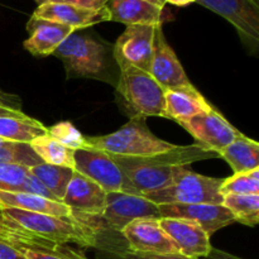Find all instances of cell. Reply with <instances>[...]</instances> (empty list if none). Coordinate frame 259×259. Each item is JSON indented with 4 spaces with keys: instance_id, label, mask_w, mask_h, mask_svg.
Masks as SVG:
<instances>
[{
    "instance_id": "1",
    "label": "cell",
    "mask_w": 259,
    "mask_h": 259,
    "mask_svg": "<svg viewBox=\"0 0 259 259\" xmlns=\"http://www.w3.org/2000/svg\"><path fill=\"white\" fill-rule=\"evenodd\" d=\"M0 238L13 245L63 248L68 243L96 247L95 228L76 217H53L18 209L0 210Z\"/></svg>"
},
{
    "instance_id": "2",
    "label": "cell",
    "mask_w": 259,
    "mask_h": 259,
    "mask_svg": "<svg viewBox=\"0 0 259 259\" xmlns=\"http://www.w3.org/2000/svg\"><path fill=\"white\" fill-rule=\"evenodd\" d=\"M215 152L200 144L175 146L169 151L147 157H113L134 189L143 195L174 184L182 169L197 161L218 158Z\"/></svg>"
},
{
    "instance_id": "3",
    "label": "cell",
    "mask_w": 259,
    "mask_h": 259,
    "mask_svg": "<svg viewBox=\"0 0 259 259\" xmlns=\"http://www.w3.org/2000/svg\"><path fill=\"white\" fill-rule=\"evenodd\" d=\"M164 91L151 73L134 66L120 68L116 93L132 119H144L147 116L166 118Z\"/></svg>"
},
{
    "instance_id": "4",
    "label": "cell",
    "mask_w": 259,
    "mask_h": 259,
    "mask_svg": "<svg viewBox=\"0 0 259 259\" xmlns=\"http://www.w3.org/2000/svg\"><path fill=\"white\" fill-rule=\"evenodd\" d=\"M86 144L111 157H147L169 151L176 146L157 138L147 128L144 119H132L111 134L89 137Z\"/></svg>"
},
{
    "instance_id": "5",
    "label": "cell",
    "mask_w": 259,
    "mask_h": 259,
    "mask_svg": "<svg viewBox=\"0 0 259 259\" xmlns=\"http://www.w3.org/2000/svg\"><path fill=\"white\" fill-rule=\"evenodd\" d=\"M224 179L195 174L185 167L174 184L142 196L156 205L164 204H223L220 186Z\"/></svg>"
},
{
    "instance_id": "6",
    "label": "cell",
    "mask_w": 259,
    "mask_h": 259,
    "mask_svg": "<svg viewBox=\"0 0 259 259\" xmlns=\"http://www.w3.org/2000/svg\"><path fill=\"white\" fill-rule=\"evenodd\" d=\"M65 63L70 77H100L105 71L106 50L90 35L71 33L53 53Z\"/></svg>"
},
{
    "instance_id": "7",
    "label": "cell",
    "mask_w": 259,
    "mask_h": 259,
    "mask_svg": "<svg viewBox=\"0 0 259 259\" xmlns=\"http://www.w3.org/2000/svg\"><path fill=\"white\" fill-rule=\"evenodd\" d=\"M75 171L98 184L105 192H126L139 195L114 158L93 147L73 152Z\"/></svg>"
},
{
    "instance_id": "8",
    "label": "cell",
    "mask_w": 259,
    "mask_h": 259,
    "mask_svg": "<svg viewBox=\"0 0 259 259\" xmlns=\"http://www.w3.org/2000/svg\"><path fill=\"white\" fill-rule=\"evenodd\" d=\"M156 25H126L114 46V58L119 68L134 66L139 70L151 72Z\"/></svg>"
},
{
    "instance_id": "9",
    "label": "cell",
    "mask_w": 259,
    "mask_h": 259,
    "mask_svg": "<svg viewBox=\"0 0 259 259\" xmlns=\"http://www.w3.org/2000/svg\"><path fill=\"white\" fill-rule=\"evenodd\" d=\"M200 5L232 23L252 50L259 45V4L253 0H196Z\"/></svg>"
},
{
    "instance_id": "10",
    "label": "cell",
    "mask_w": 259,
    "mask_h": 259,
    "mask_svg": "<svg viewBox=\"0 0 259 259\" xmlns=\"http://www.w3.org/2000/svg\"><path fill=\"white\" fill-rule=\"evenodd\" d=\"M106 224L115 232L121 230L137 219H161L158 205L142 195L126 192H106L105 210L101 215Z\"/></svg>"
},
{
    "instance_id": "11",
    "label": "cell",
    "mask_w": 259,
    "mask_h": 259,
    "mask_svg": "<svg viewBox=\"0 0 259 259\" xmlns=\"http://www.w3.org/2000/svg\"><path fill=\"white\" fill-rule=\"evenodd\" d=\"M180 125L194 137L197 144L215 152L218 156L240 134V132L214 108L206 113L192 116L189 120L180 123Z\"/></svg>"
},
{
    "instance_id": "12",
    "label": "cell",
    "mask_w": 259,
    "mask_h": 259,
    "mask_svg": "<svg viewBox=\"0 0 259 259\" xmlns=\"http://www.w3.org/2000/svg\"><path fill=\"white\" fill-rule=\"evenodd\" d=\"M161 218L186 219L196 223L211 237L215 232L235 223L234 215L223 204L158 205Z\"/></svg>"
},
{
    "instance_id": "13",
    "label": "cell",
    "mask_w": 259,
    "mask_h": 259,
    "mask_svg": "<svg viewBox=\"0 0 259 259\" xmlns=\"http://www.w3.org/2000/svg\"><path fill=\"white\" fill-rule=\"evenodd\" d=\"M128 243V250L151 254H174L177 247L162 229L159 219H137L120 233Z\"/></svg>"
},
{
    "instance_id": "14",
    "label": "cell",
    "mask_w": 259,
    "mask_h": 259,
    "mask_svg": "<svg viewBox=\"0 0 259 259\" xmlns=\"http://www.w3.org/2000/svg\"><path fill=\"white\" fill-rule=\"evenodd\" d=\"M149 73L164 90L192 85L179 57L166 40L162 24H157L154 29L153 57Z\"/></svg>"
},
{
    "instance_id": "15",
    "label": "cell",
    "mask_w": 259,
    "mask_h": 259,
    "mask_svg": "<svg viewBox=\"0 0 259 259\" xmlns=\"http://www.w3.org/2000/svg\"><path fill=\"white\" fill-rule=\"evenodd\" d=\"M159 224L175 243L180 254L191 259H202L211 250L210 235L196 223L186 219L161 218Z\"/></svg>"
},
{
    "instance_id": "16",
    "label": "cell",
    "mask_w": 259,
    "mask_h": 259,
    "mask_svg": "<svg viewBox=\"0 0 259 259\" xmlns=\"http://www.w3.org/2000/svg\"><path fill=\"white\" fill-rule=\"evenodd\" d=\"M33 19L47 20V22L60 23L68 25L73 29L93 27L103 22L110 20L108 8L104 7L100 9H88V8L76 7L63 3H45L38 5L32 15Z\"/></svg>"
},
{
    "instance_id": "17",
    "label": "cell",
    "mask_w": 259,
    "mask_h": 259,
    "mask_svg": "<svg viewBox=\"0 0 259 259\" xmlns=\"http://www.w3.org/2000/svg\"><path fill=\"white\" fill-rule=\"evenodd\" d=\"M62 202L73 214L77 211L89 217H101L105 210L106 192L90 179L73 171Z\"/></svg>"
},
{
    "instance_id": "18",
    "label": "cell",
    "mask_w": 259,
    "mask_h": 259,
    "mask_svg": "<svg viewBox=\"0 0 259 259\" xmlns=\"http://www.w3.org/2000/svg\"><path fill=\"white\" fill-rule=\"evenodd\" d=\"M27 30L30 35L23 43L24 48L33 56L45 57L53 55L61 43L76 29L60 23L30 18L27 24Z\"/></svg>"
},
{
    "instance_id": "19",
    "label": "cell",
    "mask_w": 259,
    "mask_h": 259,
    "mask_svg": "<svg viewBox=\"0 0 259 259\" xmlns=\"http://www.w3.org/2000/svg\"><path fill=\"white\" fill-rule=\"evenodd\" d=\"M212 109L211 104L194 85L164 91V114L167 119L184 123L197 114Z\"/></svg>"
},
{
    "instance_id": "20",
    "label": "cell",
    "mask_w": 259,
    "mask_h": 259,
    "mask_svg": "<svg viewBox=\"0 0 259 259\" xmlns=\"http://www.w3.org/2000/svg\"><path fill=\"white\" fill-rule=\"evenodd\" d=\"M110 20L125 25L162 24L163 8H159L146 0H108Z\"/></svg>"
},
{
    "instance_id": "21",
    "label": "cell",
    "mask_w": 259,
    "mask_h": 259,
    "mask_svg": "<svg viewBox=\"0 0 259 259\" xmlns=\"http://www.w3.org/2000/svg\"><path fill=\"white\" fill-rule=\"evenodd\" d=\"M3 209H18L53 217H75L72 210L63 202L27 192L0 191V210Z\"/></svg>"
},
{
    "instance_id": "22",
    "label": "cell",
    "mask_w": 259,
    "mask_h": 259,
    "mask_svg": "<svg viewBox=\"0 0 259 259\" xmlns=\"http://www.w3.org/2000/svg\"><path fill=\"white\" fill-rule=\"evenodd\" d=\"M219 157L230 164L234 174L253 171L259 168V144L240 133L220 152Z\"/></svg>"
},
{
    "instance_id": "23",
    "label": "cell",
    "mask_w": 259,
    "mask_h": 259,
    "mask_svg": "<svg viewBox=\"0 0 259 259\" xmlns=\"http://www.w3.org/2000/svg\"><path fill=\"white\" fill-rule=\"evenodd\" d=\"M47 133V126L30 116H0V138L5 141L29 144Z\"/></svg>"
},
{
    "instance_id": "24",
    "label": "cell",
    "mask_w": 259,
    "mask_h": 259,
    "mask_svg": "<svg viewBox=\"0 0 259 259\" xmlns=\"http://www.w3.org/2000/svg\"><path fill=\"white\" fill-rule=\"evenodd\" d=\"M30 174L53 195L57 200L62 202L63 196L66 194L68 184L75 169L68 168V167L55 166V164L39 163L34 167L29 168Z\"/></svg>"
},
{
    "instance_id": "25",
    "label": "cell",
    "mask_w": 259,
    "mask_h": 259,
    "mask_svg": "<svg viewBox=\"0 0 259 259\" xmlns=\"http://www.w3.org/2000/svg\"><path fill=\"white\" fill-rule=\"evenodd\" d=\"M30 148L33 149L35 154L40 158V161L48 164H55V166L68 167V168H75L73 163V149L67 148L51 138L48 134L39 137L29 143Z\"/></svg>"
},
{
    "instance_id": "26",
    "label": "cell",
    "mask_w": 259,
    "mask_h": 259,
    "mask_svg": "<svg viewBox=\"0 0 259 259\" xmlns=\"http://www.w3.org/2000/svg\"><path fill=\"white\" fill-rule=\"evenodd\" d=\"M223 205L232 211L235 222L255 227L259 222V195H223Z\"/></svg>"
},
{
    "instance_id": "27",
    "label": "cell",
    "mask_w": 259,
    "mask_h": 259,
    "mask_svg": "<svg viewBox=\"0 0 259 259\" xmlns=\"http://www.w3.org/2000/svg\"><path fill=\"white\" fill-rule=\"evenodd\" d=\"M0 163L20 164L30 168L43 162L28 143L3 141L0 143Z\"/></svg>"
},
{
    "instance_id": "28",
    "label": "cell",
    "mask_w": 259,
    "mask_h": 259,
    "mask_svg": "<svg viewBox=\"0 0 259 259\" xmlns=\"http://www.w3.org/2000/svg\"><path fill=\"white\" fill-rule=\"evenodd\" d=\"M220 192L223 195H259V168L234 174L232 177L224 179Z\"/></svg>"
},
{
    "instance_id": "29",
    "label": "cell",
    "mask_w": 259,
    "mask_h": 259,
    "mask_svg": "<svg viewBox=\"0 0 259 259\" xmlns=\"http://www.w3.org/2000/svg\"><path fill=\"white\" fill-rule=\"evenodd\" d=\"M30 171L28 167L13 163H0V191L23 192Z\"/></svg>"
},
{
    "instance_id": "30",
    "label": "cell",
    "mask_w": 259,
    "mask_h": 259,
    "mask_svg": "<svg viewBox=\"0 0 259 259\" xmlns=\"http://www.w3.org/2000/svg\"><path fill=\"white\" fill-rule=\"evenodd\" d=\"M48 136L61 143L67 148L73 149H82L88 147L86 144V138L80 133L77 128L70 121H60L53 126L48 128Z\"/></svg>"
},
{
    "instance_id": "31",
    "label": "cell",
    "mask_w": 259,
    "mask_h": 259,
    "mask_svg": "<svg viewBox=\"0 0 259 259\" xmlns=\"http://www.w3.org/2000/svg\"><path fill=\"white\" fill-rule=\"evenodd\" d=\"M13 245V244H12ZM27 259H81L72 250L50 248L47 245H14Z\"/></svg>"
},
{
    "instance_id": "32",
    "label": "cell",
    "mask_w": 259,
    "mask_h": 259,
    "mask_svg": "<svg viewBox=\"0 0 259 259\" xmlns=\"http://www.w3.org/2000/svg\"><path fill=\"white\" fill-rule=\"evenodd\" d=\"M23 192H27V194H32V195H37V196L40 197H46V199H50L53 200V201H60V200L56 199L32 174H29V176L27 177L25 180V184H24V191Z\"/></svg>"
},
{
    "instance_id": "33",
    "label": "cell",
    "mask_w": 259,
    "mask_h": 259,
    "mask_svg": "<svg viewBox=\"0 0 259 259\" xmlns=\"http://www.w3.org/2000/svg\"><path fill=\"white\" fill-rule=\"evenodd\" d=\"M118 259H191L180 253H174V254H151V253H137L131 252V250H124V252L116 253Z\"/></svg>"
},
{
    "instance_id": "34",
    "label": "cell",
    "mask_w": 259,
    "mask_h": 259,
    "mask_svg": "<svg viewBox=\"0 0 259 259\" xmlns=\"http://www.w3.org/2000/svg\"><path fill=\"white\" fill-rule=\"evenodd\" d=\"M51 3H63V4L76 5V7L88 8V9H100L105 7L108 0H48Z\"/></svg>"
},
{
    "instance_id": "35",
    "label": "cell",
    "mask_w": 259,
    "mask_h": 259,
    "mask_svg": "<svg viewBox=\"0 0 259 259\" xmlns=\"http://www.w3.org/2000/svg\"><path fill=\"white\" fill-rule=\"evenodd\" d=\"M0 259H27L14 245L0 238Z\"/></svg>"
},
{
    "instance_id": "36",
    "label": "cell",
    "mask_w": 259,
    "mask_h": 259,
    "mask_svg": "<svg viewBox=\"0 0 259 259\" xmlns=\"http://www.w3.org/2000/svg\"><path fill=\"white\" fill-rule=\"evenodd\" d=\"M0 105L17 109V110H22V109H20L19 98L15 95H12V94L4 93L3 90H0Z\"/></svg>"
},
{
    "instance_id": "37",
    "label": "cell",
    "mask_w": 259,
    "mask_h": 259,
    "mask_svg": "<svg viewBox=\"0 0 259 259\" xmlns=\"http://www.w3.org/2000/svg\"><path fill=\"white\" fill-rule=\"evenodd\" d=\"M202 259H243V258L237 257V255L234 254H230V253L224 252V250H219V249H215V248H211L209 254Z\"/></svg>"
},
{
    "instance_id": "38",
    "label": "cell",
    "mask_w": 259,
    "mask_h": 259,
    "mask_svg": "<svg viewBox=\"0 0 259 259\" xmlns=\"http://www.w3.org/2000/svg\"><path fill=\"white\" fill-rule=\"evenodd\" d=\"M0 116H17V118H24V116L28 115L23 113L22 110H17V109L0 105Z\"/></svg>"
},
{
    "instance_id": "39",
    "label": "cell",
    "mask_w": 259,
    "mask_h": 259,
    "mask_svg": "<svg viewBox=\"0 0 259 259\" xmlns=\"http://www.w3.org/2000/svg\"><path fill=\"white\" fill-rule=\"evenodd\" d=\"M195 2L196 0H166V4L168 3V4L176 5V7H186V5L192 4Z\"/></svg>"
},
{
    "instance_id": "40",
    "label": "cell",
    "mask_w": 259,
    "mask_h": 259,
    "mask_svg": "<svg viewBox=\"0 0 259 259\" xmlns=\"http://www.w3.org/2000/svg\"><path fill=\"white\" fill-rule=\"evenodd\" d=\"M146 2L152 3V4L157 5L159 8H164V5H166V0H146Z\"/></svg>"
},
{
    "instance_id": "41",
    "label": "cell",
    "mask_w": 259,
    "mask_h": 259,
    "mask_svg": "<svg viewBox=\"0 0 259 259\" xmlns=\"http://www.w3.org/2000/svg\"><path fill=\"white\" fill-rule=\"evenodd\" d=\"M35 2L38 3V5H42L45 4V3H48V0H35Z\"/></svg>"
},
{
    "instance_id": "42",
    "label": "cell",
    "mask_w": 259,
    "mask_h": 259,
    "mask_svg": "<svg viewBox=\"0 0 259 259\" xmlns=\"http://www.w3.org/2000/svg\"><path fill=\"white\" fill-rule=\"evenodd\" d=\"M254 3H257V4H259V0H253Z\"/></svg>"
}]
</instances>
